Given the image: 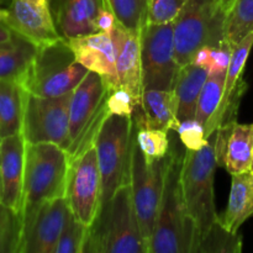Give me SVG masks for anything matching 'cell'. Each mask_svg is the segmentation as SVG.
Here are the masks:
<instances>
[{
	"instance_id": "4dcf8cb0",
	"label": "cell",
	"mask_w": 253,
	"mask_h": 253,
	"mask_svg": "<svg viewBox=\"0 0 253 253\" xmlns=\"http://www.w3.org/2000/svg\"><path fill=\"white\" fill-rule=\"evenodd\" d=\"M22 244V217L0 204V253L20 252Z\"/></svg>"
},
{
	"instance_id": "52a82bcc",
	"label": "cell",
	"mask_w": 253,
	"mask_h": 253,
	"mask_svg": "<svg viewBox=\"0 0 253 253\" xmlns=\"http://www.w3.org/2000/svg\"><path fill=\"white\" fill-rule=\"evenodd\" d=\"M88 69L76 61L67 40L39 47L22 86L27 93L44 98H57L72 93Z\"/></svg>"
},
{
	"instance_id": "30bf717a",
	"label": "cell",
	"mask_w": 253,
	"mask_h": 253,
	"mask_svg": "<svg viewBox=\"0 0 253 253\" xmlns=\"http://www.w3.org/2000/svg\"><path fill=\"white\" fill-rule=\"evenodd\" d=\"M71 96L44 98L26 91L21 133L27 143H54L67 151Z\"/></svg>"
},
{
	"instance_id": "4316f807",
	"label": "cell",
	"mask_w": 253,
	"mask_h": 253,
	"mask_svg": "<svg viewBox=\"0 0 253 253\" xmlns=\"http://www.w3.org/2000/svg\"><path fill=\"white\" fill-rule=\"evenodd\" d=\"M253 32V0H234L226 15L225 42L234 48Z\"/></svg>"
},
{
	"instance_id": "cb8c5ba5",
	"label": "cell",
	"mask_w": 253,
	"mask_h": 253,
	"mask_svg": "<svg viewBox=\"0 0 253 253\" xmlns=\"http://www.w3.org/2000/svg\"><path fill=\"white\" fill-rule=\"evenodd\" d=\"M208 77V69L194 63H188L179 68L173 89L178 98V118L180 121L195 118L198 99Z\"/></svg>"
},
{
	"instance_id": "ffe728a7",
	"label": "cell",
	"mask_w": 253,
	"mask_h": 253,
	"mask_svg": "<svg viewBox=\"0 0 253 253\" xmlns=\"http://www.w3.org/2000/svg\"><path fill=\"white\" fill-rule=\"evenodd\" d=\"M133 114V123L138 126L177 131L180 120L178 118V98L174 89H143L141 106Z\"/></svg>"
},
{
	"instance_id": "4fadbf2b",
	"label": "cell",
	"mask_w": 253,
	"mask_h": 253,
	"mask_svg": "<svg viewBox=\"0 0 253 253\" xmlns=\"http://www.w3.org/2000/svg\"><path fill=\"white\" fill-rule=\"evenodd\" d=\"M5 24L37 47L63 39L58 34L48 0H11Z\"/></svg>"
},
{
	"instance_id": "2e32d148",
	"label": "cell",
	"mask_w": 253,
	"mask_h": 253,
	"mask_svg": "<svg viewBox=\"0 0 253 253\" xmlns=\"http://www.w3.org/2000/svg\"><path fill=\"white\" fill-rule=\"evenodd\" d=\"M77 62L99 74L111 89L120 86L111 34L104 31L66 39Z\"/></svg>"
},
{
	"instance_id": "5bb4252c",
	"label": "cell",
	"mask_w": 253,
	"mask_h": 253,
	"mask_svg": "<svg viewBox=\"0 0 253 253\" xmlns=\"http://www.w3.org/2000/svg\"><path fill=\"white\" fill-rule=\"evenodd\" d=\"M71 212L66 197L44 202L25 230L20 252L54 253Z\"/></svg>"
},
{
	"instance_id": "603a6c76",
	"label": "cell",
	"mask_w": 253,
	"mask_h": 253,
	"mask_svg": "<svg viewBox=\"0 0 253 253\" xmlns=\"http://www.w3.org/2000/svg\"><path fill=\"white\" fill-rule=\"evenodd\" d=\"M26 90L20 82L0 79V137L21 133Z\"/></svg>"
},
{
	"instance_id": "44dd1931",
	"label": "cell",
	"mask_w": 253,
	"mask_h": 253,
	"mask_svg": "<svg viewBox=\"0 0 253 253\" xmlns=\"http://www.w3.org/2000/svg\"><path fill=\"white\" fill-rule=\"evenodd\" d=\"M104 0H64L58 11V26L64 39L98 32L96 19Z\"/></svg>"
},
{
	"instance_id": "f1b7e54d",
	"label": "cell",
	"mask_w": 253,
	"mask_h": 253,
	"mask_svg": "<svg viewBox=\"0 0 253 253\" xmlns=\"http://www.w3.org/2000/svg\"><path fill=\"white\" fill-rule=\"evenodd\" d=\"M119 24L131 31L141 32L147 24L148 0H104Z\"/></svg>"
},
{
	"instance_id": "7bdbcfd3",
	"label": "cell",
	"mask_w": 253,
	"mask_h": 253,
	"mask_svg": "<svg viewBox=\"0 0 253 253\" xmlns=\"http://www.w3.org/2000/svg\"><path fill=\"white\" fill-rule=\"evenodd\" d=\"M0 141H1V137H0Z\"/></svg>"
},
{
	"instance_id": "e0dca14e",
	"label": "cell",
	"mask_w": 253,
	"mask_h": 253,
	"mask_svg": "<svg viewBox=\"0 0 253 253\" xmlns=\"http://www.w3.org/2000/svg\"><path fill=\"white\" fill-rule=\"evenodd\" d=\"M215 152L217 166L231 175L249 172L252 166L253 124H225L215 131Z\"/></svg>"
},
{
	"instance_id": "9c48e42d",
	"label": "cell",
	"mask_w": 253,
	"mask_h": 253,
	"mask_svg": "<svg viewBox=\"0 0 253 253\" xmlns=\"http://www.w3.org/2000/svg\"><path fill=\"white\" fill-rule=\"evenodd\" d=\"M168 161H169V153L163 160L156 161L152 165H148L138 147L135 126H132L128 178H130L133 205H135L136 214L140 221L141 234H142L147 253L150 250L156 217L160 209Z\"/></svg>"
},
{
	"instance_id": "d4e9b609",
	"label": "cell",
	"mask_w": 253,
	"mask_h": 253,
	"mask_svg": "<svg viewBox=\"0 0 253 253\" xmlns=\"http://www.w3.org/2000/svg\"><path fill=\"white\" fill-rule=\"evenodd\" d=\"M39 47L15 34L9 43L0 44V79H14L24 83Z\"/></svg>"
},
{
	"instance_id": "7a4b0ae2",
	"label": "cell",
	"mask_w": 253,
	"mask_h": 253,
	"mask_svg": "<svg viewBox=\"0 0 253 253\" xmlns=\"http://www.w3.org/2000/svg\"><path fill=\"white\" fill-rule=\"evenodd\" d=\"M71 160L54 143H27L22 195V236L39 208L47 200L66 197Z\"/></svg>"
},
{
	"instance_id": "5b68a950",
	"label": "cell",
	"mask_w": 253,
	"mask_h": 253,
	"mask_svg": "<svg viewBox=\"0 0 253 253\" xmlns=\"http://www.w3.org/2000/svg\"><path fill=\"white\" fill-rule=\"evenodd\" d=\"M216 167L215 132L210 136L205 147L199 151L187 150L183 157L180 173L183 198L188 214L197 227L199 242L219 220L214 193Z\"/></svg>"
},
{
	"instance_id": "8d00e7d4",
	"label": "cell",
	"mask_w": 253,
	"mask_h": 253,
	"mask_svg": "<svg viewBox=\"0 0 253 253\" xmlns=\"http://www.w3.org/2000/svg\"><path fill=\"white\" fill-rule=\"evenodd\" d=\"M116 24H118V20H116L113 11L108 6L101 7V10L99 11L98 19H96V26H98L99 31L111 34V31H113Z\"/></svg>"
},
{
	"instance_id": "7402d4cb",
	"label": "cell",
	"mask_w": 253,
	"mask_h": 253,
	"mask_svg": "<svg viewBox=\"0 0 253 253\" xmlns=\"http://www.w3.org/2000/svg\"><path fill=\"white\" fill-rule=\"evenodd\" d=\"M231 177L229 203L219 221L227 231L237 234L241 225L253 216V172L249 170Z\"/></svg>"
},
{
	"instance_id": "6da1fadb",
	"label": "cell",
	"mask_w": 253,
	"mask_h": 253,
	"mask_svg": "<svg viewBox=\"0 0 253 253\" xmlns=\"http://www.w3.org/2000/svg\"><path fill=\"white\" fill-rule=\"evenodd\" d=\"M183 157L184 155L178 151L169 152L148 253H197L199 236L183 198L180 180Z\"/></svg>"
},
{
	"instance_id": "3957f363",
	"label": "cell",
	"mask_w": 253,
	"mask_h": 253,
	"mask_svg": "<svg viewBox=\"0 0 253 253\" xmlns=\"http://www.w3.org/2000/svg\"><path fill=\"white\" fill-rule=\"evenodd\" d=\"M147 253L130 180L119 187L89 227L83 253Z\"/></svg>"
},
{
	"instance_id": "8fae6325",
	"label": "cell",
	"mask_w": 253,
	"mask_h": 253,
	"mask_svg": "<svg viewBox=\"0 0 253 253\" xmlns=\"http://www.w3.org/2000/svg\"><path fill=\"white\" fill-rule=\"evenodd\" d=\"M140 36L143 89H173L180 68L175 57L173 22L146 24Z\"/></svg>"
},
{
	"instance_id": "f546056e",
	"label": "cell",
	"mask_w": 253,
	"mask_h": 253,
	"mask_svg": "<svg viewBox=\"0 0 253 253\" xmlns=\"http://www.w3.org/2000/svg\"><path fill=\"white\" fill-rule=\"evenodd\" d=\"M242 251V237L239 234L230 232L220 224L217 220L211 229L200 240L198 251L200 253L207 252H231L240 253Z\"/></svg>"
},
{
	"instance_id": "7c38bea8",
	"label": "cell",
	"mask_w": 253,
	"mask_h": 253,
	"mask_svg": "<svg viewBox=\"0 0 253 253\" xmlns=\"http://www.w3.org/2000/svg\"><path fill=\"white\" fill-rule=\"evenodd\" d=\"M66 198L76 219L90 227L101 207V174L95 146L71 161Z\"/></svg>"
},
{
	"instance_id": "9a60e30c",
	"label": "cell",
	"mask_w": 253,
	"mask_h": 253,
	"mask_svg": "<svg viewBox=\"0 0 253 253\" xmlns=\"http://www.w3.org/2000/svg\"><path fill=\"white\" fill-rule=\"evenodd\" d=\"M26 141L22 133L0 141V204L21 215Z\"/></svg>"
},
{
	"instance_id": "ac0fdd59",
	"label": "cell",
	"mask_w": 253,
	"mask_h": 253,
	"mask_svg": "<svg viewBox=\"0 0 253 253\" xmlns=\"http://www.w3.org/2000/svg\"><path fill=\"white\" fill-rule=\"evenodd\" d=\"M140 35L141 32L131 31L119 22L111 31L120 86L127 89L141 106L143 85Z\"/></svg>"
},
{
	"instance_id": "83f0119b",
	"label": "cell",
	"mask_w": 253,
	"mask_h": 253,
	"mask_svg": "<svg viewBox=\"0 0 253 253\" xmlns=\"http://www.w3.org/2000/svg\"><path fill=\"white\" fill-rule=\"evenodd\" d=\"M133 126L136 130L137 145L148 165L167 157L169 153L168 131L150 126H138L136 123H133Z\"/></svg>"
},
{
	"instance_id": "d590c367",
	"label": "cell",
	"mask_w": 253,
	"mask_h": 253,
	"mask_svg": "<svg viewBox=\"0 0 253 253\" xmlns=\"http://www.w3.org/2000/svg\"><path fill=\"white\" fill-rule=\"evenodd\" d=\"M232 49L234 48L229 43H226V42L222 46L211 49L209 63L207 66L209 74H219L227 72L230 61H231Z\"/></svg>"
},
{
	"instance_id": "484cf974",
	"label": "cell",
	"mask_w": 253,
	"mask_h": 253,
	"mask_svg": "<svg viewBox=\"0 0 253 253\" xmlns=\"http://www.w3.org/2000/svg\"><path fill=\"white\" fill-rule=\"evenodd\" d=\"M225 81H226V72L219 74H209L198 99L195 119L204 126L205 135L208 138L216 131L215 119L221 105Z\"/></svg>"
},
{
	"instance_id": "d6a6232c",
	"label": "cell",
	"mask_w": 253,
	"mask_h": 253,
	"mask_svg": "<svg viewBox=\"0 0 253 253\" xmlns=\"http://www.w3.org/2000/svg\"><path fill=\"white\" fill-rule=\"evenodd\" d=\"M188 0H148L147 24L161 25L173 22Z\"/></svg>"
},
{
	"instance_id": "1f68e13d",
	"label": "cell",
	"mask_w": 253,
	"mask_h": 253,
	"mask_svg": "<svg viewBox=\"0 0 253 253\" xmlns=\"http://www.w3.org/2000/svg\"><path fill=\"white\" fill-rule=\"evenodd\" d=\"M88 234L89 227L77 220L71 212L54 253H83Z\"/></svg>"
},
{
	"instance_id": "74e56055",
	"label": "cell",
	"mask_w": 253,
	"mask_h": 253,
	"mask_svg": "<svg viewBox=\"0 0 253 253\" xmlns=\"http://www.w3.org/2000/svg\"><path fill=\"white\" fill-rule=\"evenodd\" d=\"M211 47H202L200 49H198L197 53L193 57L192 63H194L195 66L203 67V68L207 69L208 63H209L210 54H211Z\"/></svg>"
},
{
	"instance_id": "60d3db41",
	"label": "cell",
	"mask_w": 253,
	"mask_h": 253,
	"mask_svg": "<svg viewBox=\"0 0 253 253\" xmlns=\"http://www.w3.org/2000/svg\"><path fill=\"white\" fill-rule=\"evenodd\" d=\"M232 1H234V0H225V2H226V4H227V5H229V6H231Z\"/></svg>"
},
{
	"instance_id": "277c9868",
	"label": "cell",
	"mask_w": 253,
	"mask_h": 253,
	"mask_svg": "<svg viewBox=\"0 0 253 253\" xmlns=\"http://www.w3.org/2000/svg\"><path fill=\"white\" fill-rule=\"evenodd\" d=\"M227 11L224 0H188L173 21L175 57L180 67L192 63L202 47L217 48L225 43Z\"/></svg>"
},
{
	"instance_id": "ba28073f",
	"label": "cell",
	"mask_w": 253,
	"mask_h": 253,
	"mask_svg": "<svg viewBox=\"0 0 253 253\" xmlns=\"http://www.w3.org/2000/svg\"><path fill=\"white\" fill-rule=\"evenodd\" d=\"M132 126V118L109 115L95 138L94 146L101 174V207L119 187L130 180Z\"/></svg>"
},
{
	"instance_id": "836d02e7",
	"label": "cell",
	"mask_w": 253,
	"mask_h": 253,
	"mask_svg": "<svg viewBox=\"0 0 253 253\" xmlns=\"http://www.w3.org/2000/svg\"><path fill=\"white\" fill-rule=\"evenodd\" d=\"M177 132L187 150L199 151L209 143L204 126L195 118L180 121Z\"/></svg>"
},
{
	"instance_id": "d6986e66",
	"label": "cell",
	"mask_w": 253,
	"mask_h": 253,
	"mask_svg": "<svg viewBox=\"0 0 253 253\" xmlns=\"http://www.w3.org/2000/svg\"><path fill=\"white\" fill-rule=\"evenodd\" d=\"M253 46V32L245 37L239 44L234 47L230 61L229 69L226 72L224 94L221 105L215 119V130L225 124L237 121V111L240 103L247 89L246 82L244 81V71L247 58Z\"/></svg>"
},
{
	"instance_id": "f35d334b",
	"label": "cell",
	"mask_w": 253,
	"mask_h": 253,
	"mask_svg": "<svg viewBox=\"0 0 253 253\" xmlns=\"http://www.w3.org/2000/svg\"><path fill=\"white\" fill-rule=\"evenodd\" d=\"M15 36V32L7 26L5 22H0V44L9 43L12 41Z\"/></svg>"
},
{
	"instance_id": "e575fe53",
	"label": "cell",
	"mask_w": 253,
	"mask_h": 253,
	"mask_svg": "<svg viewBox=\"0 0 253 253\" xmlns=\"http://www.w3.org/2000/svg\"><path fill=\"white\" fill-rule=\"evenodd\" d=\"M106 105L110 115L128 116V118H132L136 109L140 106L132 94L123 86H118L110 91Z\"/></svg>"
},
{
	"instance_id": "8992f818",
	"label": "cell",
	"mask_w": 253,
	"mask_h": 253,
	"mask_svg": "<svg viewBox=\"0 0 253 253\" xmlns=\"http://www.w3.org/2000/svg\"><path fill=\"white\" fill-rule=\"evenodd\" d=\"M113 89L94 72H88L72 91L69 104V142L67 152L74 160L94 146L101 125L110 114L108 98Z\"/></svg>"
},
{
	"instance_id": "b9f144b4",
	"label": "cell",
	"mask_w": 253,
	"mask_h": 253,
	"mask_svg": "<svg viewBox=\"0 0 253 253\" xmlns=\"http://www.w3.org/2000/svg\"><path fill=\"white\" fill-rule=\"evenodd\" d=\"M251 172H253V155H252V166H251Z\"/></svg>"
},
{
	"instance_id": "ab89813d",
	"label": "cell",
	"mask_w": 253,
	"mask_h": 253,
	"mask_svg": "<svg viewBox=\"0 0 253 253\" xmlns=\"http://www.w3.org/2000/svg\"><path fill=\"white\" fill-rule=\"evenodd\" d=\"M6 16H7V10L0 7V22H4L5 19H6Z\"/></svg>"
}]
</instances>
